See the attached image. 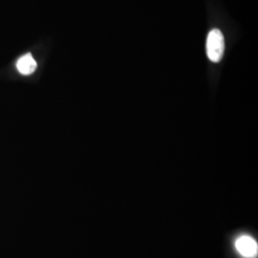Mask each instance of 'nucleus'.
I'll use <instances>...</instances> for the list:
<instances>
[{
    "instance_id": "f257e3e1",
    "label": "nucleus",
    "mask_w": 258,
    "mask_h": 258,
    "mask_svg": "<svg viewBox=\"0 0 258 258\" xmlns=\"http://www.w3.org/2000/svg\"><path fill=\"white\" fill-rule=\"evenodd\" d=\"M207 55L212 62H219L225 52V39L220 30L213 29L207 38Z\"/></svg>"
},
{
    "instance_id": "f03ea898",
    "label": "nucleus",
    "mask_w": 258,
    "mask_h": 258,
    "mask_svg": "<svg viewBox=\"0 0 258 258\" xmlns=\"http://www.w3.org/2000/svg\"><path fill=\"white\" fill-rule=\"evenodd\" d=\"M235 248L242 256L253 258L257 255V242L250 236H241L235 242Z\"/></svg>"
},
{
    "instance_id": "7ed1b4c3",
    "label": "nucleus",
    "mask_w": 258,
    "mask_h": 258,
    "mask_svg": "<svg viewBox=\"0 0 258 258\" xmlns=\"http://www.w3.org/2000/svg\"><path fill=\"white\" fill-rule=\"evenodd\" d=\"M17 68L20 74L25 76L33 74L37 69V61L31 54H26L18 60Z\"/></svg>"
}]
</instances>
